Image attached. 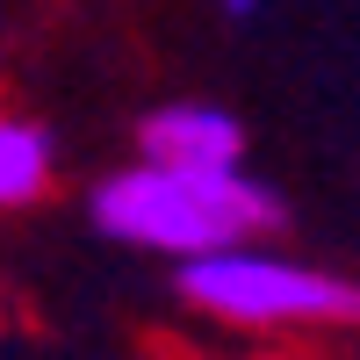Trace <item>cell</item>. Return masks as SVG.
<instances>
[{"mask_svg": "<svg viewBox=\"0 0 360 360\" xmlns=\"http://www.w3.org/2000/svg\"><path fill=\"white\" fill-rule=\"evenodd\" d=\"M86 217L101 238L159 259H202L224 245H245L266 238L281 224V202L259 188L245 166H173V159H130L108 180H94L86 195Z\"/></svg>", "mask_w": 360, "mask_h": 360, "instance_id": "obj_1", "label": "cell"}, {"mask_svg": "<svg viewBox=\"0 0 360 360\" xmlns=\"http://www.w3.org/2000/svg\"><path fill=\"white\" fill-rule=\"evenodd\" d=\"M180 303L202 310L224 332H353L360 324V281L339 274V266H317L303 252H281L266 238H245V245L180 259Z\"/></svg>", "mask_w": 360, "mask_h": 360, "instance_id": "obj_2", "label": "cell"}, {"mask_svg": "<svg viewBox=\"0 0 360 360\" xmlns=\"http://www.w3.org/2000/svg\"><path fill=\"white\" fill-rule=\"evenodd\" d=\"M137 152L173 166H245V123L224 101H159L137 123Z\"/></svg>", "mask_w": 360, "mask_h": 360, "instance_id": "obj_3", "label": "cell"}, {"mask_svg": "<svg viewBox=\"0 0 360 360\" xmlns=\"http://www.w3.org/2000/svg\"><path fill=\"white\" fill-rule=\"evenodd\" d=\"M58 180V144L51 130L37 123L29 108H15L0 94V217H15V209H37Z\"/></svg>", "mask_w": 360, "mask_h": 360, "instance_id": "obj_4", "label": "cell"}, {"mask_svg": "<svg viewBox=\"0 0 360 360\" xmlns=\"http://www.w3.org/2000/svg\"><path fill=\"white\" fill-rule=\"evenodd\" d=\"M266 0H224V15H259Z\"/></svg>", "mask_w": 360, "mask_h": 360, "instance_id": "obj_5", "label": "cell"}]
</instances>
